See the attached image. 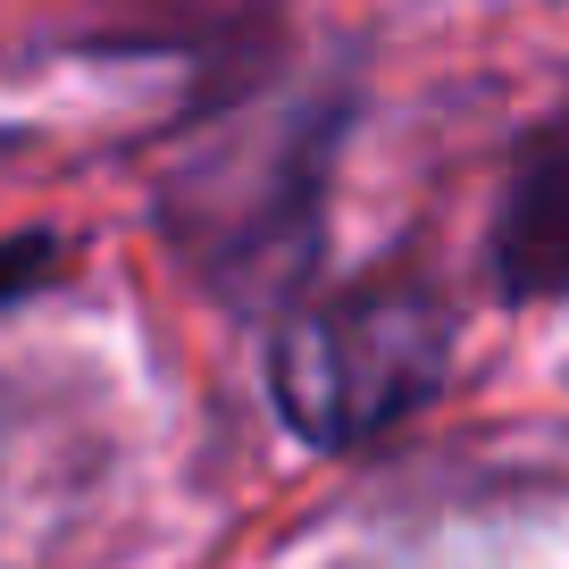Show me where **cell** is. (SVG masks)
Masks as SVG:
<instances>
[{
    "label": "cell",
    "instance_id": "obj_1",
    "mask_svg": "<svg viewBox=\"0 0 569 569\" xmlns=\"http://www.w3.org/2000/svg\"><path fill=\"white\" fill-rule=\"evenodd\" d=\"M452 319L427 284H352L277 343V402L310 445H369L445 377Z\"/></svg>",
    "mask_w": 569,
    "mask_h": 569
},
{
    "label": "cell",
    "instance_id": "obj_3",
    "mask_svg": "<svg viewBox=\"0 0 569 569\" xmlns=\"http://www.w3.org/2000/svg\"><path fill=\"white\" fill-rule=\"evenodd\" d=\"M51 260H59V251L42 243V234H26V243H9V251H0V302H18V293H26V284H34V277H42V268H51Z\"/></svg>",
    "mask_w": 569,
    "mask_h": 569
},
{
    "label": "cell",
    "instance_id": "obj_2",
    "mask_svg": "<svg viewBox=\"0 0 569 569\" xmlns=\"http://www.w3.org/2000/svg\"><path fill=\"white\" fill-rule=\"evenodd\" d=\"M495 277L511 302H569V118L545 126L495 210Z\"/></svg>",
    "mask_w": 569,
    "mask_h": 569
}]
</instances>
